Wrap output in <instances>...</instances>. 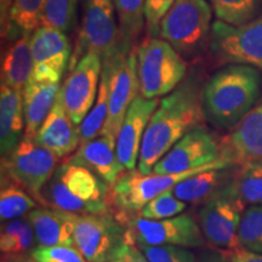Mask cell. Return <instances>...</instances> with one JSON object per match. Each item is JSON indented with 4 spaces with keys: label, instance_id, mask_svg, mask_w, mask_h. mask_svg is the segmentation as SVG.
I'll list each match as a JSON object with an SVG mask.
<instances>
[{
    "label": "cell",
    "instance_id": "ee69618b",
    "mask_svg": "<svg viewBox=\"0 0 262 262\" xmlns=\"http://www.w3.org/2000/svg\"><path fill=\"white\" fill-rule=\"evenodd\" d=\"M110 262H125L124 258H119V260H114V261H110Z\"/></svg>",
    "mask_w": 262,
    "mask_h": 262
},
{
    "label": "cell",
    "instance_id": "f546056e",
    "mask_svg": "<svg viewBox=\"0 0 262 262\" xmlns=\"http://www.w3.org/2000/svg\"><path fill=\"white\" fill-rule=\"evenodd\" d=\"M39 204L29 195L24 188L2 179V191H0V219L3 224L27 216L29 212L37 209Z\"/></svg>",
    "mask_w": 262,
    "mask_h": 262
},
{
    "label": "cell",
    "instance_id": "7c38bea8",
    "mask_svg": "<svg viewBox=\"0 0 262 262\" xmlns=\"http://www.w3.org/2000/svg\"><path fill=\"white\" fill-rule=\"evenodd\" d=\"M103 66L108 68L110 77V110L102 135L117 141L127 110L140 93L136 51L122 48L113 57L104 61Z\"/></svg>",
    "mask_w": 262,
    "mask_h": 262
},
{
    "label": "cell",
    "instance_id": "836d02e7",
    "mask_svg": "<svg viewBox=\"0 0 262 262\" xmlns=\"http://www.w3.org/2000/svg\"><path fill=\"white\" fill-rule=\"evenodd\" d=\"M241 247L262 254V204L245 208L238 229Z\"/></svg>",
    "mask_w": 262,
    "mask_h": 262
},
{
    "label": "cell",
    "instance_id": "b9f144b4",
    "mask_svg": "<svg viewBox=\"0 0 262 262\" xmlns=\"http://www.w3.org/2000/svg\"><path fill=\"white\" fill-rule=\"evenodd\" d=\"M195 262H229L222 253L219 251H203V253L196 257Z\"/></svg>",
    "mask_w": 262,
    "mask_h": 262
},
{
    "label": "cell",
    "instance_id": "3957f363",
    "mask_svg": "<svg viewBox=\"0 0 262 262\" xmlns=\"http://www.w3.org/2000/svg\"><path fill=\"white\" fill-rule=\"evenodd\" d=\"M108 185L83 165L66 160L42 191L45 205L71 214L110 212Z\"/></svg>",
    "mask_w": 262,
    "mask_h": 262
},
{
    "label": "cell",
    "instance_id": "277c9868",
    "mask_svg": "<svg viewBox=\"0 0 262 262\" xmlns=\"http://www.w3.org/2000/svg\"><path fill=\"white\" fill-rule=\"evenodd\" d=\"M136 55L140 95L148 100L171 94L187 73L185 58L162 38L148 37Z\"/></svg>",
    "mask_w": 262,
    "mask_h": 262
},
{
    "label": "cell",
    "instance_id": "44dd1931",
    "mask_svg": "<svg viewBox=\"0 0 262 262\" xmlns=\"http://www.w3.org/2000/svg\"><path fill=\"white\" fill-rule=\"evenodd\" d=\"M75 215L45 206L34 209L26 217L31 222L38 245L56 247L74 245Z\"/></svg>",
    "mask_w": 262,
    "mask_h": 262
},
{
    "label": "cell",
    "instance_id": "6da1fadb",
    "mask_svg": "<svg viewBox=\"0 0 262 262\" xmlns=\"http://www.w3.org/2000/svg\"><path fill=\"white\" fill-rule=\"evenodd\" d=\"M202 93L196 84L186 81L181 88L159 101L150 117L141 143L137 170L148 175L168 150L204 119Z\"/></svg>",
    "mask_w": 262,
    "mask_h": 262
},
{
    "label": "cell",
    "instance_id": "7bdbcfd3",
    "mask_svg": "<svg viewBox=\"0 0 262 262\" xmlns=\"http://www.w3.org/2000/svg\"><path fill=\"white\" fill-rule=\"evenodd\" d=\"M2 262H35L31 254H2Z\"/></svg>",
    "mask_w": 262,
    "mask_h": 262
},
{
    "label": "cell",
    "instance_id": "60d3db41",
    "mask_svg": "<svg viewBox=\"0 0 262 262\" xmlns=\"http://www.w3.org/2000/svg\"><path fill=\"white\" fill-rule=\"evenodd\" d=\"M123 258L125 262H149L146 255L141 251V249L135 243H131L127 247Z\"/></svg>",
    "mask_w": 262,
    "mask_h": 262
},
{
    "label": "cell",
    "instance_id": "74e56055",
    "mask_svg": "<svg viewBox=\"0 0 262 262\" xmlns=\"http://www.w3.org/2000/svg\"><path fill=\"white\" fill-rule=\"evenodd\" d=\"M173 3L175 0H145L143 15L149 37L156 38L159 35L160 24Z\"/></svg>",
    "mask_w": 262,
    "mask_h": 262
},
{
    "label": "cell",
    "instance_id": "4316f807",
    "mask_svg": "<svg viewBox=\"0 0 262 262\" xmlns=\"http://www.w3.org/2000/svg\"><path fill=\"white\" fill-rule=\"evenodd\" d=\"M232 191L245 206L262 204V164H244L232 173Z\"/></svg>",
    "mask_w": 262,
    "mask_h": 262
},
{
    "label": "cell",
    "instance_id": "7402d4cb",
    "mask_svg": "<svg viewBox=\"0 0 262 262\" xmlns=\"http://www.w3.org/2000/svg\"><path fill=\"white\" fill-rule=\"evenodd\" d=\"M24 96L22 91L8 85L0 88V150L2 157L9 156L21 140L25 130Z\"/></svg>",
    "mask_w": 262,
    "mask_h": 262
},
{
    "label": "cell",
    "instance_id": "1f68e13d",
    "mask_svg": "<svg viewBox=\"0 0 262 262\" xmlns=\"http://www.w3.org/2000/svg\"><path fill=\"white\" fill-rule=\"evenodd\" d=\"M78 0H45L39 26L56 28L67 33L74 28Z\"/></svg>",
    "mask_w": 262,
    "mask_h": 262
},
{
    "label": "cell",
    "instance_id": "5bb4252c",
    "mask_svg": "<svg viewBox=\"0 0 262 262\" xmlns=\"http://www.w3.org/2000/svg\"><path fill=\"white\" fill-rule=\"evenodd\" d=\"M102 57L97 52H88L68 71L60 94L66 112L74 124L80 125L96 101L102 74Z\"/></svg>",
    "mask_w": 262,
    "mask_h": 262
},
{
    "label": "cell",
    "instance_id": "8992f818",
    "mask_svg": "<svg viewBox=\"0 0 262 262\" xmlns=\"http://www.w3.org/2000/svg\"><path fill=\"white\" fill-rule=\"evenodd\" d=\"M73 237L88 262L119 260L134 243L126 225L111 212L75 215Z\"/></svg>",
    "mask_w": 262,
    "mask_h": 262
},
{
    "label": "cell",
    "instance_id": "9a60e30c",
    "mask_svg": "<svg viewBox=\"0 0 262 262\" xmlns=\"http://www.w3.org/2000/svg\"><path fill=\"white\" fill-rule=\"evenodd\" d=\"M221 158V142H219L205 127L199 126L178 141L156 164L152 172H186Z\"/></svg>",
    "mask_w": 262,
    "mask_h": 262
},
{
    "label": "cell",
    "instance_id": "ab89813d",
    "mask_svg": "<svg viewBox=\"0 0 262 262\" xmlns=\"http://www.w3.org/2000/svg\"><path fill=\"white\" fill-rule=\"evenodd\" d=\"M15 0H0V21H2V35L4 37L10 28V14Z\"/></svg>",
    "mask_w": 262,
    "mask_h": 262
},
{
    "label": "cell",
    "instance_id": "ba28073f",
    "mask_svg": "<svg viewBox=\"0 0 262 262\" xmlns=\"http://www.w3.org/2000/svg\"><path fill=\"white\" fill-rule=\"evenodd\" d=\"M229 166H232V164L225 158H221L208 165L180 173L150 172L145 175L137 169L125 170L111 188V195L119 210L126 212L125 215H130L131 212L140 211L156 196L163 194L164 192L171 191L185 179L211 169H225Z\"/></svg>",
    "mask_w": 262,
    "mask_h": 262
},
{
    "label": "cell",
    "instance_id": "4fadbf2b",
    "mask_svg": "<svg viewBox=\"0 0 262 262\" xmlns=\"http://www.w3.org/2000/svg\"><path fill=\"white\" fill-rule=\"evenodd\" d=\"M126 225L131 241L135 244L176 245V247L198 249L204 247L198 220L191 214H181L165 220H147L135 216L122 221Z\"/></svg>",
    "mask_w": 262,
    "mask_h": 262
},
{
    "label": "cell",
    "instance_id": "ffe728a7",
    "mask_svg": "<svg viewBox=\"0 0 262 262\" xmlns=\"http://www.w3.org/2000/svg\"><path fill=\"white\" fill-rule=\"evenodd\" d=\"M67 160L91 170L111 187L125 171L117 155V141L102 134L90 142L78 147L74 155Z\"/></svg>",
    "mask_w": 262,
    "mask_h": 262
},
{
    "label": "cell",
    "instance_id": "ac0fdd59",
    "mask_svg": "<svg viewBox=\"0 0 262 262\" xmlns=\"http://www.w3.org/2000/svg\"><path fill=\"white\" fill-rule=\"evenodd\" d=\"M158 104V98L148 100L141 95L131 102L117 136V155L125 170L136 169L143 135Z\"/></svg>",
    "mask_w": 262,
    "mask_h": 262
},
{
    "label": "cell",
    "instance_id": "603a6c76",
    "mask_svg": "<svg viewBox=\"0 0 262 262\" xmlns=\"http://www.w3.org/2000/svg\"><path fill=\"white\" fill-rule=\"evenodd\" d=\"M58 83H39L29 80L22 90L25 113V137L34 139L45 122L60 93Z\"/></svg>",
    "mask_w": 262,
    "mask_h": 262
},
{
    "label": "cell",
    "instance_id": "d590c367",
    "mask_svg": "<svg viewBox=\"0 0 262 262\" xmlns=\"http://www.w3.org/2000/svg\"><path fill=\"white\" fill-rule=\"evenodd\" d=\"M149 262H195L196 256L191 249L176 245L136 244Z\"/></svg>",
    "mask_w": 262,
    "mask_h": 262
},
{
    "label": "cell",
    "instance_id": "8d00e7d4",
    "mask_svg": "<svg viewBox=\"0 0 262 262\" xmlns=\"http://www.w3.org/2000/svg\"><path fill=\"white\" fill-rule=\"evenodd\" d=\"M35 262H88L74 245L40 247L37 245L31 253Z\"/></svg>",
    "mask_w": 262,
    "mask_h": 262
},
{
    "label": "cell",
    "instance_id": "4dcf8cb0",
    "mask_svg": "<svg viewBox=\"0 0 262 262\" xmlns=\"http://www.w3.org/2000/svg\"><path fill=\"white\" fill-rule=\"evenodd\" d=\"M217 21L231 26H242L260 14L261 0H210Z\"/></svg>",
    "mask_w": 262,
    "mask_h": 262
},
{
    "label": "cell",
    "instance_id": "8fae6325",
    "mask_svg": "<svg viewBox=\"0 0 262 262\" xmlns=\"http://www.w3.org/2000/svg\"><path fill=\"white\" fill-rule=\"evenodd\" d=\"M245 208L229 182L201 204L196 217L205 241L222 253L241 248L238 229Z\"/></svg>",
    "mask_w": 262,
    "mask_h": 262
},
{
    "label": "cell",
    "instance_id": "d4e9b609",
    "mask_svg": "<svg viewBox=\"0 0 262 262\" xmlns=\"http://www.w3.org/2000/svg\"><path fill=\"white\" fill-rule=\"evenodd\" d=\"M232 178L228 168L211 169L185 179L171 189L172 194L186 204L198 205L224 188Z\"/></svg>",
    "mask_w": 262,
    "mask_h": 262
},
{
    "label": "cell",
    "instance_id": "484cf974",
    "mask_svg": "<svg viewBox=\"0 0 262 262\" xmlns=\"http://www.w3.org/2000/svg\"><path fill=\"white\" fill-rule=\"evenodd\" d=\"M108 79H110L108 68L106 66H102V74H101L100 85H98L96 101L79 125V147L100 136L106 125L108 110H110V102H108L110 101V83H108Z\"/></svg>",
    "mask_w": 262,
    "mask_h": 262
},
{
    "label": "cell",
    "instance_id": "7a4b0ae2",
    "mask_svg": "<svg viewBox=\"0 0 262 262\" xmlns=\"http://www.w3.org/2000/svg\"><path fill=\"white\" fill-rule=\"evenodd\" d=\"M261 74L248 64H225L202 90L204 117L220 129H233L260 101Z\"/></svg>",
    "mask_w": 262,
    "mask_h": 262
},
{
    "label": "cell",
    "instance_id": "d6a6232c",
    "mask_svg": "<svg viewBox=\"0 0 262 262\" xmlns=\"http://www.w3.org/2000/svg\"><path fill=\"white\" fill-rule=\"evenodd\" d=\"M45 0H15L10 14L9 32L15 34L33 33L39 27L41 8ZM6 33V34H8Z\"/></svg>",
    "mask_w": 262,
    "mask_h": 262
},
{
    "label": "cell",
    "instance_id": "5b68a950",
    "mask_svg": "<svg viewBox=\"0 0 262 262\" xmlns=\"http://www.w3.org/2000/svg\"><path fill=\"white\" fill-rule=\"evenodd\" d=\"M211 10L206 0H175L160 24L159 37L183 58L195 57L209 45Z\"/></svg>",
    "mask_w": 262,
    "mask_h": 262
},
{
    "label": "cell",
    "instance_id": "f35d334b",
    "mask_svg": "<svg viewBox=\"0 0 262 262\" xmlns=\"http://www.w3.org/2000/svg\"><path fill=\"white\" fill-rule=\"evenodd\" d=\"M222 254L229 262H262V254L254 253L242 247L234 250L224 251Z\"/></svg>",
    "mask_w": 262,
    "mask_h": 262
},
{
    "label": "cell",
    "instance_id": "52a82bcc",
    "mask_svg": "<svg viewBox=\"0 0 262 262\" xmlns=\"http://www.w3.org/2000/svg\"><path fill=\"white\" fill-rule=\"evenodd\" d=\"M113 0H81V17L68 71L88 52H97L108 61L122 49Z\"/></svg>",
    "mask_w": 262,
    "mask_h": 262
},
{
    "label": "cell",
    "instance_id": "2e32d148",
    "mask_svg": "<svg viewBox=\"0 0 262 262\" xmlns=\"http://www.w3.org/2000/svg\"><path fill=\"white\" fill-rule=\"evenodd\" d=\"M33 73L31 80L60 83L71 62V41L64 32L39 26L32 33Z\"/></svg>",
    "mask_w": 262,
    "mask_h": 262
},
{
    "label": "cell",
    "instance_id": "83f0119b",
    "mask_svg": "<svg viewBox=\"0 0 262 262\" xmlns=\"http://www.w3.org/2000/svg\"><path fill=\"white\" fill-rule=\"evenodd\" d=\"M122 48L133 49V42L139 38L143 27L145 0H113Z\"/></svg>",
    "mask_w": 262,
    "mask_h": 262
},
{
    "label": "cell",
    "instance_id": "30bf717a",
    "mask_svg": "<svg viewBox=\"0 0 262 262\" xmlns=\"http://www.w3.org/2000/svg\"><path fill=\"white\" fill-rule=\"evenodd\" d=\"M209 48L219 64H248L262 71V15L242 26L215 21Z\"/></svg>",
    "mask_w": 262,
    "mask_h": 262
},
{
    "label": "cell",
    "instance_id": "d6986e66",
    "mask_svg": "<svg viewBox=\"0 0 262 262\" xmlns=\"http://www.w3.org/2000/svg\"><path fill=\"white\" fill-rule=\"evenodd\" d=\"M34 141L54 152L60 159L71 155L79 147V125L74 124L66 112L60 93L51 112L39 127Z\"/></svg>",
    "mask_w": 262,
    "mask_h": 262
},
{
    "label": "cell",
    "instance_id": "e575fe53",
    "mask_svg": "<svg viewBox=\"0 0 262 262\" xmlns=\"http://www.w3.org/2000/svg\"><path fill=\"white\" fill-rule=\"evenodd\" d=\"M186 208L187 204L185 202L176 198L171 191H168L147 203L140 210V216L147 220H165L181 215Z\"/></svg>",
    "mask_w": 262,
    "mask_h": 262
},
{
    "label": "cell",
    "instance_id": "9c48e42d",
    "mask_svg": "<svg viewBox=\"0 0 262 262\" xmlns=\"http://www.w3.org/2000/svg\"><path fill=\"white\" fill-rule=\"evenodd\" d=\"M60 158L38 145L34 139L24 136L9 156L3 157L2 179L24 188L38 204L45 205L42 191L50 181Z\"/></svg>",
    "mask_w": 262,
    "mask_h": 262
},
{
    "label": "cell",
    "instance_id": "f1b7e54d",
    "mask_svg": "<svg viewBox=\"0 0 262 262\" xmlns=\"http://www.w3.org/2000/svg\"><path fill=\"white\" fill-rule=\"evenodd\" d=\"M35 234L27 217L16 219L2 226V254H31L34 249Z\"/></svg>",
    "mask_w": 262,
    "mask_h": 262
},
{
    "label": "cell",
    "instance_id": "e0dca14e",
    "mask_svg": "<svg viewBox=\"0 0 262 262\" xmlns=\"http://www.w3.org/2000/svg\"><path fill=\"white\" fill-rule=\"evenodd\" d=\"M221 157L232 165L262 164V98L221 141Z\"/></svg>",
    "mask_w": 262,
    "mask_h": 262
},
{
    "label": "cell",
    "instance_id": "cb8c5ba5",
    "mask_svg": "<svg viewBox=\"0 0 262 262\" xmlns=\"http://www.w3.org/2000/svg\"><path fill=\"white\" fill-rule=\"evenodd\" d=\"M32 33H25L6 51L2 63V84L22 91L33 73Z\"/></svg>",
    "mask_w": 262,
    "mask_h": 262
}]
</instances>
